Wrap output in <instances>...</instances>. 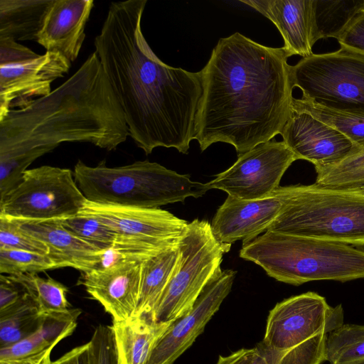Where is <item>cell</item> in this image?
Listing matches in <instances>:
<instances>
[{"mask_svg": "<svg viewBox=\"0 0 364 364\" xmlns=\"http://www.w3.org/2000/svg\"><path fill=\"white\" fill-rule=\"evenodd\" d=\"M146 2H112L95 52L136 146L146 155L160 146L187 154L202 95L200 73L171 67L153 52L141 30Z\"/></svg>", "mask_w": 364, "mask_h": 364, "instance_id": "6da1fadb", "label": "cell"}, {"mask_svg": "<svg viewBox=\"0 0 364 364\" xmlns=\"http://www.w3.org/2000/svg\"><path fill=\"white\" fill-rule=\"evenodd\" d=\"M288 58L283 47L238 32L219 39L200 71L194 139L201 151L224 142L240 156L281 134L293 99Z\"/></svg>", "mask_w": 364, "mask_h": 364, "instance_id": "7a4b0ae2", "label": "cell"}, {"mask_svg": "<svg viewBox=\"0 0 364 364\" xmlns=\"http://www.w3.org/2000/svg\"><path fill=\"white\" fill-rule=\"evenodd\" d=\"M129 136L124 112L95 52L46 96L0 118V198L38 158L63 142L114 150Z\"/></svg>", "mask_w": 364, "mask_h": 364, "instance_id": "3957f363", "label": "cell"}, {"mask_svg": "<svg viewBox=\"0 0 364 364\" xmlns=\"http://www.w3.org/2000/svg\"><path fill=\"white\" fill-rule=\"evenodd\" d=\"M240 257L277 281L299 286L320 280L364 279V250L269 230L242 243Z\"/></svg>", "mask_w": 364, "mask_h": 364, "instance_id": "277c9868", "label": "cell"}, {"mask_svg": "<svg viewBox=\"0 0 364 364\" xmlns=\"http://www.w3.org/2000/svg\"><path fill=\"white\" fill-rule=\"evenodd\" d=\"M73 176L86 200L101 205L159 208L208 191L205 183L193 181L189 175L148 160L117 167L107 166L105 160L95 166L79 160Z\"/></svg>", "mask_w": 364, "mask_h": 364, "instance_id": "5b68a950", "label": "cell"}, {"mask_svg": "<svg viewBox=\"0 0 364 364\" xmlns=\"http://www.w3.org/2000/svg\"><path fill=\"white\" fill-rule=\"evenodd\" d=\"M281 210L267 230L364 246V195L311 185L279 186Z\"/></svg>", "mask_w": 364, "mask_h": 364, "instance_id": "8992f818", "label": "cell"}, {"mask_svg": "<svg viewBox=\"0 0 364 364\" xmlns=\"http://www.w3.org/2000/svg\"><path fill=\"white\" fill-rule=\"evenodd\" d=\"M230 247L215 238L207 221L195 219L188 223L178 241V263L151 318L170 322L189 312L206 284L221 269L223 257Z\"/></svg>", "mask_w": 364, "mask_h": 364, "instance_id": "52a82bcc", "label": "cell"}, {"mask_svg": "<svg viewBox=\"0 0 364 364\" xmlns=\"http://www.w3.org/2000/svg\"><path fill=\"white\" fill-rule=\"evenodd\" d=\"M302 97L333 109L364 114V54L342 48L312 54L290 65Z\"/></svg>", "mask_w": 364, "mask_h": 364, "instance_id": "ba28073f", "label": "cell"}, {"mask_svg": "<svg viewBox=\"0 0 364 364\" xmlns=\"http://www.w3.org/2000/svg\"><path fill=\"white\" fill-rule=\"evenodd\" d=\"M70 169H27L20 183L0 198V215L19 220H60L78 214L86 202Z\"/></svg>", "mask_w": 364, "mask_h": 364, "instance_id": "9c48e42d", "label": "cell"}, {"mask_svg": "<svg viewBox=\"0 0 364 364\" xmlns=\"http://www.w3.org/2000/svg\"><path fill=\"white\" fill-rule=\"evenodd\" d=\"M341 304L333 307L326 299L309 291L277 303L269 311L264 339L269 348L287 350L343 324Z\"/></svg>", "mask_w": 364, "mask_h": 364, "instance_id": "30bf717a", "label": "cell"}, {"mask_svg": "<svg viewBox=\"0 0 364 364\" xmlns=\"http://www.w3.org/2000/svg\"><path fill=\"white\" fill-rule=\"evenodd\" d=\"M298 160L282 141H269L238 156L235 163L205 183L208 190L215 188L242 200L269 197L291 164Z\"/></svg>", "mask_w": 364, "mask_h": 364, "instance_id": "8fae6325", "label": "cell"}, {"mask_svg": "<svg viewBox=\"0 0 364 364\" xmlns=\"http://www.w3.org/2000/svg\"><path fill=\"white\" fill-rule=\"evenodd\" d=\"M80 213L96 218L117 236L114 245L163 250L174 246L188 223L161 208L101 205L86 200Z\"/></svg>", "mask_w": 364, "mask_h": 364, "instance_id": "7c38bea8", "label": "cell"}, {"mask_svg": "<svg viewBox=\"0 0 364 364\" xmlns=\"http://www.w3.org/2000/svg\"><path fill=\"white\" fill-rule=\"evenodd\" d=\"M236 273L232 269L218 271L193 309L174 321L158 340L145 364H172L191 347L230 292Z\"/></svg>", "mask_w": 364, "mask_h": 364, "instance_id": "4fadbf2b", "label": "cell"}, {"mask_svg": "<svg viewBox=\"0 0 364 364\" xmlns=\"http://www.w3.org/2000/svg\"><path fill=\"white\" fill-rule=\"evenodd\" d=\"M71 63L59 53L46 52L35 58L0 66V118L51 92V85L66 74Z\"/></svg>", "mask_w": 364, "mask_h": 364, "instance_id": "5bb4252c", "label": "cell"}, {"mask_svg": "<svg viewBox=\"0 0 364 364\" xmlns=\"http://www.w3.org/2000/svg\"><path fill=\"white\" fill-rule=\"evenodd\" d=\"M281 135L297 159L312 163L315 168L336 164L359 151L336 129L292 107Z\"/></svg>", "mask_w": 364, "mask_h": 364, "instance_id": "9a60e30c", "label": "cell"}, {"mask_svg": "<svg viewBox=\"0 0 364 364\" xmlns=\"http://www.w3.org/2000/svg\"><path fill=\"white\" fill-rule=\"evenodd\" d=\"M141 262H128L82 272L78 284L109 313L113 321L136 314L141 281Z\"/></svg>", "mask_w": 364, "mask_h": 364, "instance_id": "2e32d148", "label": "cell"}, {"mask_svg": "<svg viewBox=\"0 0 364 364\" xmlns=\"http://www.w3.org/2000/svg\"><path fill=\"white\" fill-rule=\"evenodd\" d=\"M282 201L275 194L257 200L228 196L210 224L215 238L221 243L248 242L267 230L278 216Z\"/></svg>", "mask_w": 364, "mask_h": 364, "instance_id": "e0dca14e", "label": "cell"}, {"mask_svg": "<svg viewBox=\"0 0 364 364\" xmlns=\"http://www.w3.org/2000/svg\"><path fill=\"white\" fill-rule=\"evenodd\" d=\"M269 19L280 32L287 55L307 58L313 53L315 0H242Z\"/></svg>", "mask_w": 364, "mask_h": 364, "instance_id": "ac0fdd59", "label": "cell"}, {"mask_svg": "<svg viewBox=\"0 0 364 364\" xmlns=\"http://www.w3.org/2000/svg\"><path fill=\"white\" fill-rule=\"evenodd\" d=\"M94 6L92 0H53L36 42L46 52L59 53L75 61L85 38V26Z\"/></svg>", "mask_w": 364, "mask_h": 364, "instance_id": "d6986e66", "label": "cell"}, {"mask_svg": "<svg viewBox=\"0 0 364 364\" xmlns=\"http://www.w3.org/2000/svg\"><path fill=\"white\" fill-rule=\"evenodd\" d=\"M13 220L48 247V255L56 269L70 267L81 272L94 269L100 250L70 232L60 220Z\"/></svg>", "mask_w": 364, "mask_h": 364, "instance_id": "ffe728a7", "label": "cell"}, {"mask_svg": "<svg viewBox=\"0 0 364 364\" xmlns=\"http://www.w3.org/2000/svg\"><path fill=\"white\" fill-rule=\"evenodd\" d=\"M173 322H157L144 316L112 320L111 327L123 364H145L155 344Z\"/></svg>", "mask_w": 364, "mask_h": 364, "instance_id": "44dd1931", "label": "cell"}, {"mask_svg": "<svg viewBox=\"0 0 364 364\" xmlns=\"http://www.w3.org/2000/svg\"><path fill=\"white\" fill-rule=\"evenodd\" d=\"M43 314L40 327L33 333L14 344L0 348V360L31 356L56 346L73 333L81 310L70 308L65 311Z\"/></svg>", "mask_w": 364, "mask_h": 364, "instance_id": "7402d4cb", "label": "cell"}, {"mask_svg": "<svg viewBox=\"0 0 364 364\" xmlns=\"http://www.w3.org/2000/svg\"><path fill=\"white\" fill-rule=\"evenodd\" d=\"M179 257L178 243L141 262L140 291L134 316H144L151 318L159 298L177 267Z\"/></svg>", "mask_w": 364, "mask_h": 364, "instance_id": "603a6c76", "label": "cell"}, {"mask_svg": "<svg viewBox=\"0 0 364 364\" xmlns=\"http://www.w3.org/2000/svg\"><path fill=\"white\" fill-rule=\"evenodd\" d=\"M53 0H0V38L37 41Z\"/></svg>", "mask_w": 364, "mask_h": 364, "instance_id": "cb8c5ba5", "label": "cell"}, {"mask_svg": "<svg viewBox=\"0 0 364 364\" xmlns=\"http://www.w3.org/2000/svg\"><path fill=\"white\" fill-rule=\"evenodd\" d=\"M43 316L28 294L14 306L0 312V348L33 333L40 327Z\"/></svg>", "mask_w": 364, "mask_h": 364, "instance_id": "d4e9b609", "label": "cell"}, {"mask_svg": "<svg viewBox=\"0 0 364 364\" xmlns=\"http://www.w3.org/2000/svg\"><path fill=\"white\" fill-rule=\"evenodd\" d=\"M363 10L364 0H315L316 41L328 38L338 40Z\"/></svg>", "mask_w": 364, "mask_h": 364, "instance_id": "484cf974", "label": "cell"}, {"mask_svg": "<svg viewBox=\"0 0 364 364\" xmlns=\"http://www.w3.org/2000/svg\"><path fill=\"white\" fill-rule=\"evenodd\" d=\"M291 107L307 112L336 129L346 136L359 151H364V114L331 109L304 97H293Z\"/></svg>", "mask_w": 364, "mask_h": 364, "instance_id": "4316f807", "label": "cell"}, {"mask_svg": "<svg viewBox=\"0 0 364 364\" xmlns=\"http://www.w3.org/2000/svg\"><path fill=\"white\" fill-rule=\"evenodd\" d=\"M326 360L330 364H364V325L343 323L328 333Z\"/></svg>", "mask_w": 364, "mask_h": 364, "instance_id": "83f0119b", "label": "cell"}, {"mask_svg": "<svg viewBox=\"0 0 364 364\" xmlns=\"http://www.w3.org/2000/svg\"><path fill=\"white\" fill-rule=\"evenodd\" d=\"M9 276L25 289L41 313L60 312L70 309L66 297L68 289L59 282L50 277H40L36 273Z\"/></svg>", "mask_w": 364, "mask_h": 364, "instance_id": "f1b7e54d", "label": "cell"}, {"mask_svg": "<svg viewBox=\"0 0 364 364\" xmlns=\"http://www.w3.org/2000/svg\"><path fill=\"white\" fill-rule=\"evenodd\" d=\"M315 169L314 183L319 186L340 190L364 188V151L353 154L336 164Z\"/></svg>", "mask_w": 364, "mask_h": 364, "instance_id": "f546056e", "label": "cell"}, {"mask_svg": "<svg viewBox=\"0 0 364 364\" xmlns=\"http://www.w3.org/2000/svg\"><path fill=\"white\" fill-rule=\"evenodd\" d=\"M60 220L70 232L100 251L111 248L117 241V235L95 217L79 213Z\"/></svg>", "mask_w": 364, "mask_h": 364, "instance_id": "4dcf8cb0", "label": "cell"}, {"mask_svg": "<svg viewBox=\"0 0 364 364\" xmlns=\"http://www.w3.org/2000/svg\"><path fill=\"white\" fill-rule=\"evenodd\" d=\"M55 263L48 255L0 248V273L15 276L54 269Z\"/></svg>", "mask_w": 364, "mask_h": 364, "instance_id": "1f68e13d", "label": "cell"}, {"mask_svg": "<svg viewBox=\"0 0 364 364\" xmlns=\"http://www.w3.org/2000/svg\"><path fill=\"white\" fill-rule=\"evenodd\" d=\"M0 248L48 255V247L21 230L13 220L0 215Z\"/></svg>", "mask_w": 364, "mask_h": 364, "instance_id": "d6a6232c", "label": "cell"}, {"mask_svg": "<svg viewBox=\"0 0 364 364\" xmlns=\"http://www.w3.org/2000/svg\"><path fill=\"white\" fill-rule=\"evenodd\" d=\"M88 343L90 364H119V353L111 326L99 325Z\"/></svg>", "mask_w": 364, "mask_h": 364, "instance_id": "836d02e7", "label": "cell"}, {"mask_svg": "<svg viewBox=\"0 0 364 364\" xmlns=\"http://www.w3.org/2000/svg\"><path fill=\"white\" fill-rule=\"evenodd\" d=\"M38 55L11 38H0V66L25 61Z\"/></svg>", "mask_w": 364, "mask_h": 364, "instance_id": "e575fe53", "label": "cell"}, {"mask_svg": "<svg viewBox=\"0 0 364 364\" xmlns=\"http://www.w3.org/2000/svg\"><path fill=\"white\" fill-rule=\"evenodd\" d=\"M337 41L341 47L364 54V10L357 14Z\"/></svg>", "mask_w": 364, "mask_h": 364, "instance_id": "d590c367", "label": "cell"}, {"mask_svg": "<svg viewBox=\"0 0 364 364\" xmlns=\"http://www.w3.org/2000/svg\"><path fill=\"white\" fill-rule=\"evenodd\" d=\"M28 293L9 275H0V312L22 300Z\"/></svg>", "mask_w": 364, "mask_h": 364, "instance_id": "8d00e7d4", "label": "cell"}, {"mask_svg": "<svg viewBox=\"0 0 364 364\" xmlns=\"http://www.w3.org/2000/svg\"><path fill=\"white\" fill-rule=\"evenodd\" d=\"M51 364H90L89 343L73 348Z\"/></svg>", "mask_w": 364, "mask_h": 364, "instance_id": "74e56055", "label": "cell"}, {"mask_svg": "<svg viewBox=\"0 0 364 364\" xmlns=\"http://www.w3.org/2000/svg\"><path fill=\"white\" fill-rule=\"evenodd\" d=\"M257 353L256 346L252 348H242L228 356L220 355L216 364H253Z\"/></svg>", "mask_w": 364, "mask_h": 364, "instance_id": "f35d334b", "label": "cell"}, {"mask_svg": "<svg viewBox=\"0 0 364 364\" xmlns=\"http://www.w3.org/2000/svg\"><path fill=\"white\" fill-rule=\"evenodd\" d=\"M257 353L253 364H281L286 350L267 348L262 342L257 346Z\"/></svg>", "mask_w": 364, "mask_h": 364, "instance_id": "ab89813d", "label": "cell"}, {"mask_svg": "<svg viewBox=\"0 0 364 364\" xmlns=\"http://www.w3.org/2000/svg\"><path fill=\"white\" fill-rule=\"evenodd\" d=\"M45 350L38 354L22 358L0 360V364H38Z\"/></svg>", "mask_w": 364, "mask_h": 364, "instance_id": "60d3db41", "label": "cell"}, {"mask_svg": "<svg viewBox=\"0 0 364 364\" xmlns=\"http://www.w3.org/2000/svg\"><path fill=\"white\" fill-rule=\"evenodd\" d=\"M55 346H53L47 348L45 350L41 359L40 360V361L38 364H51L52 363L51 360H50V354H51L52 350L53 349V348Z\"/></svg>", "mask_w": 364, "mask_h": 364, "instance_id": "b9f144b4", "label": "cell"}, {"mask_svg": "<svg viewBox=\"0 0 364 364\" xmlns=\"http://www.w3.org/2000/svg\"><path fill=\"white\" fill-rule=\"evenodd\" d=\"M350 191H355L356 192H358V193L364 195V188H361L356 189V190H350Z\"/></svg>", "mask_w": 364, "mask_h": 364, "instance_id": "7bdbcfd3", "label": "cell"}, {"mask_svg": "<svg viewBox=\"0 0 364 364\" xmlns=\"http://www.w3.org/2000/svg\"><path fill=\"white\" fill-rule=\"evenodd\" d=\"M119 364H123V363L121 361V360L119 359Z\"/></svg>", "mask_w": 364, "mask_h": 364, "instance_id": "ee69618b", "label": "cell"}]
</instances>
